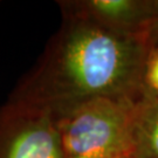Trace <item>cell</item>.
Wrapping results in <instances>:
<instances>
[{
  "mask_svg": "<svg viewBox=\"0 0 158 158\" xmlns=\"http://www.w3.org/2000/svg\"><path fill=\"white\" fill-rule=\"evenodd\" d=\"M123 158H130V157H123Z\"/></svg>",
  "mask_w": 158,
  "mask_h": 158,
  "instance_id": "obj_8",
  "label": "cell"
},
{
  "mask_svg": "<svg viewBox=\"0 0 158 158\" xmlns=\"http://www.w3.org/2000/svg\"><path fill=\"white\" fill-rule=\"evenodd\" d=\"M131 158H158V101L136 102Z\"/></svg>",
  "mask_w": 158,
  "mask_h": 158,
  "instance_id": "obj_5",
  "label": "cell"
},
{
  "mask_svg": "<svg viewBox=\"0 0 158 158\" xmlns=\"http://www.w3.org/2000/svg\"><path fill=\"white\" fill-rule=\"evenodd\" d=\"M57 4L62 12L123 33L143 34L158 18L155 0H79Z\"/></svg>",
  "mask_w": 158,
  "mask_h": 158,
  "instance_id": "obj_4",
  "label": "cell"
},
{
  "mask_svg": "<svg viewBox=\"0 0 158 158\" xmlns=\"http://www.w3.org/2000/svg\"><path fill=\"white\" fill-rule=\"evenodd\" d=\"M0 158H64L56 113L8 98L0 106Z\"/></svg>",
  "mask_w": 158,
  "mask_h": 158,
  "instance_id": "obj_3",
  "label": "cell"
},
{
  "mask_svg": "<svg viewBox=\"0 0 158 158\" xmlns=\"http://www.w3.org/2000/svg\"><path fill=\"white\" fill-rule=\"evenodd\" d=\"M155 5H156V11H157V15H158V0H155Z\"/></svg>",
  "mask_w": 158,
  "mask_h": 158,
  "instance_id": "obj_7",
  "label": "cell"
},
{
  "mask_svg": "<svg viewBox=\"0 0 158 158\" xmlns=\"http://www.w3.org/2000/svg\"><path fill=\"white\" fill-rule=\"evenodd\" d=\"M144 34L62 12V23L8 98L60 110L97 97L136 101Z\"/></svg>",
  "mask_w": 158,
  "mask_h": 158,
  "instance_id": "obj_1",
  "label": "cell"
},
{
  "mask_svg": "<svg viewBox=\"0 0 158 158\" xmlns=\"http://www.w3.org/2000/svg\"><path fill=\"white\" fill-rule=\"evenodd\" d=\"M141 100L158 101V18L144 34V49L136 102Z\"/></svg>",
  "mask_w": 158,
  "mask_h": 158,
  "instance_id": "obj_6",
  "label": "cell"
},
{
  "mask_svg": "<svg viewBox=\"0 0 158 158\" xmlns=\"http://www.w3.org/2000/svg\"><path fill=\"white\" fill-rule=\"evenodd\" d=\"M54 111L64 158H131L135 100L97 97Z\"/></svg>",
  "mask_w": 158,
  "mask_h": 158,
  "instance_id": "obj_2",
  "label": "cell"
}]
</instances>
